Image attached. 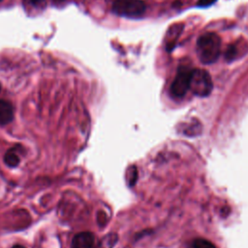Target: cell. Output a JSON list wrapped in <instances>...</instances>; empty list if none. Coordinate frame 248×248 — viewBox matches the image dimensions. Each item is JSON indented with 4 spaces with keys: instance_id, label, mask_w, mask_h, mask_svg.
I'll list each match as a JSON object with an SVG mask.
<instances>
[{
    "instance_id": "5b68a950",
    "label": "cell",
    "mask_w": 248,
    "mask_h": 248,
    "mask_svg": "<svg viewBox=\"0 0 248 248\" xmlns=\"http://www.w3.org/2000/svg\"><path fill=\"white\" fill-rule=\"evenodd\" d=\"M94 245V234L90 232L77 233L71 244V248H92Z\"/></svg>"
},
{
    "instance_id": "8fae6325",
    "label": "cell",
    "mask_w": 248,
    "mask_h": 248,
    "mask_svg": "<svg viewBox=\"0 0 248 248\" xmlns=\"http://www.w3.org/2000/svg\"><path fill=\"white\" fill-rule=\"evenodd\" d=\"M216 0H199L198 6L199 7H207L212 5Z\"/></svg>"
},
{
    "instance_id": "52a82bcc",
    "label": "cell",
    "mask_w": 248,
    "mask_h": 248,
    "mask_svg": "<svg viewBox=\"0 0 248 248\" xmlns=\"http://www.w3.org/2000/svg\"><path fill=\"white\" fill-rule=\"evenodd\" d=\"M19 157L16 155V153L10 149L6 152L5 156H4V162L5 164L8 166V167H11V168H14V167H16L18 164H19Z\"/></svg>"
},
{
    "instance_id": "4fadbf2b",
    "label": "cell",
    "mask_w": 248,
    "mask_h": 248,
    "mask_svg": "<svg viewBox=\"0 0 248 248\" xmlns=\"http://www.w3.org/2000/svg\"><path fill=\"white\" fill-rule=\"evenodd\" d=\"M53 2H55V3H60V2H63L64 0H52Z\"/></svg>"
},
{
    "instance_id": "9a60e30c",
    "label": "cell",
    "mask_w": 248,
    "mask_h": 248,
    "mask_svg": "<svg viewBox=\"0 0 248 248\" xmlns=\"http://www.w3.org/2000/svg\"><path fill=\"white\" fill-rule=\"evenodd\" d=\"M0 1H1V0H0Z\"/></svg>"
},
{
    "instance_id": "5bb4252c",
    "label": "cell",
    "mask_w": 248,
    "mask_h": 248,
    "mask_svg": "<svg viewBox=\"0 0 248 248\" xmlns=\"http://www.w3.org/2000/svg\"><path fill=\"white\" fill-rule=\"evenodd\" d=\"M0 89H1V84H0Z\"/></svg>"
},
{
    "instance_id": "8992f818",
    "label": "cell",
    "mask_w": 248,
    "mask_h": 248,
    "mask_svg": "<svg viewBox=\"0 0 248 248\" xmlns=\"http://www.w3.org/2000/svg\"><path fill=\"white\" fill-rule=\"evenodd\" d=\"M14 119V108L11 103L0 100V125H6Z\"/></svg>"
},
{
    "instance_id": "ba28073f",
    "label": "cell",
    "mask_w": 248,
    "mask_h": 248,
    "mask_svg": "<svg viewBox=\"0 0 248 248\" xmlns=\"http://www.w3.org/2000/svg\"><path fill=\"white\" fill-rule=\"evenodd\" d=\"M192 248H216V247L209 240H206L203 238H198L193 241Z\"/></svg>"
},
{
    "instance_id": "7a4b0ae2",
    "label": "cell",
    "mask_w": 248,
    "mask_h": 248,
    "mask_svg": "<svg viewBox=\"0 0 248 248\" xmlns=\"http://www.w3.org/2000/svg\"><path fill=\"white\" fill-rule=\"evenodd\" d=\"M146 10V5L141 0H114L112 12L115 15L126 17H140Z\"/></svg>"
},
{
    "instance_id": "7c38bea8",
    "label": "cell",
    "mask_w": 248,
    "mask_h": 248,
    "mask_svg": "<svg viewBox=\"0 0 248 248\" xmlns=\"http://www.w3.org/2000/svg\"><path fill=\"white\" fill-rule=\"evenodd\" d=\"M12 248H25V247L22 246V245H19V244H16V245H14Z\"/></svg>"
},
{
    "instance_id": "30bf717a",
    "label": "cell",
    "mask_w": 248,
    "mask_h": 248,
    "mask_svg": "<svg viewBox=\"0 0 248 248\" xmlns=\"http://www.w3.org/2000/svg\"><path fill=\"white\" fill-rule=\"evenodd\" d=\"M27 5L34 8H42L46 4V0H24Z\"/></svg>"
},
{
    "instance_id": "3957f363",
    "label": "cell",
    "mask_w": 248,
    "mask_h": 248,
    "mask_svg": "<svg viewBox=\"0 0 248 248\" xmlns=\"http://www.w3.org/2000/svg\"><path fill=\"white\" fill-rule=\"evenodd\" d=\"M213 87L210 75L202 69H196L192 71L190 89L194 94L200 97H205L210 94Z\"/></svg>"
},
{
    "instance_id": "6da1fadb",
    "label": "cell",
    "mask_w": 248,
    "mask_h": 248,
    "mask_svg": "<svg viewBox=\"0 0 248 248\" xmlns=\"http://www.w3.org/2000/svg\"><path fill=\"white\" fill-rule=\"evenodd\" d=\"M221 51V39L215 33H205L197 41V53L203 64L214 63Z\"/></svg>"
},
{
    "instance_id": "277c9868",
    "label": "cell",
    "mask_w": 248,
    "mask_h": 248,
    "mask_svg": "<svg viewBox=\"0 0 248 248\" xmlns=\"http://www.w3.org/2000/svg\"><path fill=\"white\" fill-rule=\"evenodd\" d=\"M191 74L192 71H190L187 67H180L177 70L176 76L170 85V92L172 96L181 98L187 93V91L190 89Z\"/></svg>"
},
{
    "instance_id": "9c48e42d",
    "label": "cell",
    "mask_w": 248,
    "mask_h": 248,
    "mask_svg": "<svg viewBox=\"0 0 248 248\" xmlns=\"http://www.w3.org/2000/svg\"><path fill=\"white\" fill-rule=\"evenodd\" d=\"M137 177H138V171H137V169L133 166L127 170V179H128L129 185L132 186L136 182Z\"/></svg>"
}]
</instances>
